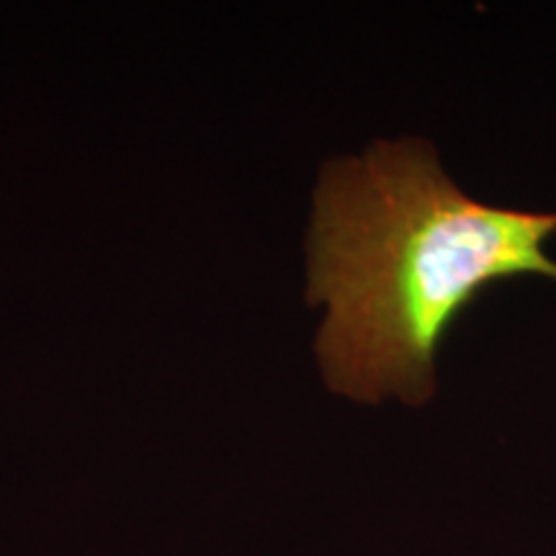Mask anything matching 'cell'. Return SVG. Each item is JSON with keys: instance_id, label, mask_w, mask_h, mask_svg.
Masks as SVG:
<instances>
[{"instance_id": "cell-1", "label": "cell", "mask_w": 556, "mask_h": 556, "mask_svg": "<svg viewBox=\"0 0 556 556\" xmlns=\"http://www.w3.org/2000/svg\"><path fill=\"white\" fill-rule=\"evenodd\" d=\"M556 212L471 199L426 139H381L332 160L309 232V299L328 304L317 353L330 389L358 402L435 394L443 332L484 287L520 274L556 281Z\"/></svg>"}]
</instances>
